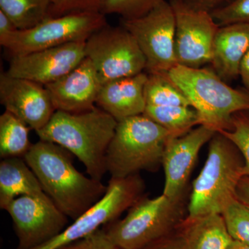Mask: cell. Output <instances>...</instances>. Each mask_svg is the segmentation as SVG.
Wrapping results in <instances>:
<instances>
[{"label":"cell","instance_id":"cell-1","mask_svg":"<svg viewBox=\"0 0 249 249\" xmlns=\"http://www.w3.org/2000/svg\"><path fill=\"white\" fill-rule=\"evenodd\" d=\"M71 155L57 144L40 140L23 159L55 206L75 220L102 198L107 186L77 170Z\"/></svg>","mask_w":249,"mask_h":249},{"label":"cell","instance_id":"cell-2","mask_svg":"<svg viewBox=\"0 0 249 249\" xmlns=\"http://www.w3.org/2000/svg\"><path fill=\"white\" fill-rule=\"evenodd\" d=\"M118 121L101 108L80 112L55 111L36 134L40 140L57 144L76 157L90 178L102 181L107 173L106 154Z\"/></svg>","mask_w":249,"mask_h":249},{"label":"cell","instance_id":"cell-3","mask_svg":"<svg viewBox=\"0 0 249 249\" xmlns=\"http://www.w3.org/2000/svg\"><path fill=\"white\" fill-rule=\"evenodd\" d=\"M209 142L206 163L192 187L187 206L188 219L222 214L237 198V186L244 178L245 162L235 144L221 132H216Z\"/></svg>","mask_w":249,"mask_h":249},{"label":"cell","instance_id":"cell-4","mask_svg":"<svg viewBox=\"0 0 249 249\" xmlns=\"http://www.w3.org/2000/svg\"><path fill=\"white\" fill-rule=\"evenodd\" d=\"M168 73L197 112L199 125L229 131L233 116L249 111V92L229 86L212 68L176 65Z\"/></svg>","mask_w":249,"mask_h":249},{"label":"cell","instance_id":"cell-5","mask_svg":"<svg viewBox=\"0 0 249 249\" xmlns=\"http://www.w3.org/2000/svg\"><path fill=\"white\" fill-rule=\"evenodd\" d=\"M170 139L166 129L143 114L119 121L106 154L107 173L125 178L157 171Z\"/></svg>","mask_w":249,"mask_h":249},{"label":"cell","instance_id":"cell-6","mask_svg":"<svg viewBox=\"0 0 249 249\" xmlns=\"http://www.w3.org/2000/svg\"><path fill=\"white\" fill-rule=\"evenodd\" d=\"M186 196L171 199L162 194L155 198L143 196L127 210L123 219L103 227L121 249H143L163 238L186 219Z\"/></svg>","mask_w":249,"mask_h":249},{"label":"cell","instance_id":"cell-7","mask_svg":"<svg viewBox=\"0 0 249 249\" xmlns=\"http://www.w3.org/2000/svg\"><path fill=\"white\" fill-rule=\"evenodd\" d=\"M106 15L98 11L72 13L48 18L36 27L14 31L0 40L11 56L76 42H86L95 32L107 25Z\"/></svg>","mask_w":249,"mask_h":249},{"label":"cell","instance_id":"cell-8","mask_svg":"<svg viewBox=\"0 0 249 249\" xmlns=\"http://www.w3.org/2000/svg\"><path fill=\"white\" fill-rule=\"evenodd\" d=\"M145 189V182L140 174L125 178H111L107 191L96 204L58 235L31 249H60L84 238L119 219L124 211L144 196Z\"/></svg>","mask_w":249,"mask_h":249},{"label":"cell","instance_id":"cell-9","mask_svg":"<svg viewBox=\"0 0 249 249\" xmlns=\"http://www.w3.org/2000/svg\"><path fill=\"white\" fill-rule=\"evenodd\" d=\"M85 53L102 85L145 71V55L135 37L123 25L107 24L95 32L85 42Z\"/></svg>","mask_w":249,"mask_h":249},{"label":"cell","instance_id":"cell-10","mask_svg":"<svg viewBox=\"0 0 249 249\" xmlns=\"http://www.w3.org/2000/svg\"><path fill=\"white\" fill-rule=\"evenodd\" d=\"M146 60L147 73L168 72L178 65L175 57V17L170 1H162L142 17L122 19Z\"/></svg>","mask_w":249,"mask_h":249},{"label":"cell","instance_id":"cell-11","mask_svg":"<svg viewBox=\"0 0 249 249\" xmlns=\"http://www.w3.org/2000/svg\"><path fill=\"white\" fill-rule=\"evenodd\" d=\"M13 221L18 239L16 249L38 247L67 227L68 217L47 195L18 196L5 208Z\"/></svg>","mask_w":249,"mask_h":249},{"label":"cell","instance_id":"cell-12","mask_svg":"<svg viewBox=\"0 0 249 249\" xmlns=\"http://www.w3.org/2000/svg\"><path fill=\"white\" fill-rule=\"evenodd\" d=\"M175 17V57L178 65L201 68L211 64L219 26L209 13L170 0Z\"/></svg>","mask_w":249,"mask_h":249},{"label":"cell","instance_id":"cell-13","mask_svg":"<svg viewBox=\"0 0 249 249\" xmlns=\"http://www.w3.org/2000/svg\"><path fill=\"white\" fill-rule=\"evenodd\" d=\"M85 42H76L11 56L6 73L42 85L66 76L86 58Z\"/></svg>","mask_w":249,"mask_h":249},{"label":"cell","instance_id":"cell-14","mask_svg":"<svg viewBox=\"0 0 249 249\" xmlns=\"http://www.w3.org/2000/svg\"><path fill=\"white\" fill-rule=\"evenodd\" d=\"M0 103L36 132L47 125L55 111L45 85L6 72L0 75Z\"/></svg>","mask_w":249,"mask_h":249},{"label":"cell","instance_id":"cell-15","mask_svg":"<svg viewBox=\"0 0 249 249\" xmlns=\"http://www.w3.org/2000/svg\"><path fill=\"white\" fill-rule=\"evenodd\" d=\"M215 133L213 129L198 125L185 135L168 141L162 160L164 196L171 199L186 196L188 181L199 152Z\"/></svg>","mask_w":249,"mask_h":249},{"label":"cell","instance_id":"cell-16","mask_svg":"<svg viewBox=\"0 0 249 249\" xmlns=\"http://www.w3.org/2000/svg\"><path fill=\"white\" fill-rule=\"evenodd\" d=\"M101 81L89 58L62 78L45 85L55 111L80 112L96 107Z\"/></svg>","mask_w":249,"mask_h":249},{"label":"cell","instance_id":"cell-17","mask_svg":"<svg viewBox=\"0 0 249 249\" xmlns=\"http://www.w3.org/2000/svg\"><path fill=\"white\" fill-rule=\"evenodd\" d=\"M146 72L135 76L111 80L101 85L96 106L118 122L143 114L146 107L144 87Z\"/></svg>","mask_w":249,"mask_h":249},{"label":"cell","instance_id":"cell-18","mask_svg":"<svg viewBox=\"0 0 249 249\" xmlns=\"http://www.w3.org/2000/svg\"><path fill=\"white\" fill-rule=\"evenodd\" d=\"M249 50V24L219 27L213 47L211 68L225 82L240 76L242 60Z\"/></svg>","mask_w":249,"mask_h":249},{"label":"cell","instance_id":"cell-19","mask_svg":"<svg viewBox=\"0 0 249 249\" xmlns=\"http://www.w3.org/2000/svg\"><path fill=\"white\" fill-rule=\"evenodd\" d=\"M46 193L35 173L22 157L3 159L0 163V208L22 196H43Z\"/></svg>","mask_w":249,"mask_h":249},{"label":"cell","instance_id":"cell-20","mask_svg":"<svg viewBox=\"0 0 249 249\" xmlns=\"http://www.w3.org/2000/svg\"><path fill=\"white\" fill-rule=\"evenodd\" d=\"M183 249H229L232 238L222 214H211L183 220Z\"/></svg>","mask_w":249,"mask_h":249},{"label":"cell","instance_id":"cell-21","mask_svg":"<svg viewBox=\"0 0 249 249\" xmlns=\"http://www.w3.org/2000/svg\"><path fill=\"white\" fill-rule=\"evenodd\" d=\"M143 115L166 129L171 139L185 135L199 125V116L192 107L147 106Z\"/></svg>","mask_w":249,"mask_h":249},{"label":"cell","instance_id":"cell-22","mask_svg":"<svg viewBox=\"0 0 249 249\" xmlns=\"http://www.w3.org/2000/svg\"><path fill=\"white\" fill-rule=\"evenodd\" d=\"M24 121L9 111L0 116V157L3 159L24 157L30 150L29 130Z\"/></svg>","mask_w":249,"mask_h":249},{"label":"cell","instance_id":"cell-23","mask_svg":"<svg viewBox=\"0 0 249 249\" xmlns=\"http://www.w3.org/2000/svg\"><path fill=\"white\" fill-rule=\"evenodd\" d=\"M146 106H186L191 102L168 72L147 73L144 87Z\"/></svg>","mask_w":249,"mask_h":249},{"label":"cell","instance_id":"cell-24","mask_svg":"<svg viewBox=\"0 0 249 249\" xmlns=\"http://www.w3.org/2000/svg\"><path fill=\"white\" fill-rule=\"evenodd\" d=\"M53 0H0L4 12L19 30L36 27L49 18Z\"/></svg>","mask_w":249,"mask_h":249},{"label":"cell","instance_id":"cell-25","mask_svg":"<svg viewBox=\"0 0 249 249\" xmlns=\"http://www.w3.org/2000/svg\"><path fill=\"white\" fill-rule=\"evenodd\" d=\"M232 240L249 245V206L238 198L227 205L222 213Z\"/></svg>","mask_w":249,"mask_h":249},{"label":"cell","instance_id":"cell-26","mask_svg":"<svg viewBox=\"0 0 249 249\" xmlns=\"http://www.w3.org/2000/svg\"><path fill=\"white\" fill-rule=\"evenodd\" d=\"M164 0H103L101 12L116 14L122 19H132L148 14Z\"/></svg>","mask_w":249,"mask_h":249},{"label":"cell","instance_id":"cell-27","mask_svg":"<svg viewBox=\"0 0 249 249\" xmlns=\"http://www.w3.org/2000/svg\"><path fill=\"white\" fill-rule=\"evenodd\" d=\"M231 141L240 150L244 159V177L249 178V117L245 114H235L232 119V127L229 131L220 132Z\"/></svg>","mask_w":249,"mask_h":249},{"label":"cell","instance_id":"cell-28","mask_svg":"<svg viewBox=\"0 0 249 249\" xmlns=\"http://www.w3.org/2000/svg\"><path fill=\"white\" fill-rule=\"evenodd\" d=\"M211 16L219 27L238 23L249 24V0H232Z\"/></svg>","mask_w":249,"mask_h":249},{"label":"cell","instance_id":"cell-29","mask_svg":"<svg viewBox=\"0 0 249 249\" xmlns=\"http://www.w3.org/2000/svg\"><path fill=\"white\" fill-rule=\"evenodd\" d=\"M103 0H53L49 18L84 11L101 12Z\"/></svg>","mask_w":249,"mask_h":249},{"label":"cell","instance_id":"cell-30","mask_svg":"<svg viewBox=\"0 0 249 249\" xmlns=\"http://www.w3.org/2000/svg\"><path fill=\"white\" fill-rule=\"evenodd\" d=\"M60 249H121L110 240L103 228L81 240Z\"/></svg>","mask_w":249,"mask_h":249},{"label":"cell","instance_id":"cell-31","mask_svg":"<svg viewBox=\"0 0 249 249\" xmlns=\"http://www.w3.org/2000/svg\"><path fill=\"white\" fill-rule=\"evenodd\" d=\"M183 4L197 11L212 14L214 11L227 6L232 0H178Z\"/></svg>","mask_w":249,"mask_h":249},{"label":"cell","instance_id":"cell-32","mask_svg":"<svg viewBox=\"0 0 249 249\" xmlns=\"http://www.w3.org/2000/svg\"><path fill=\"white\" fill-rule=\"evenodd\" d=\"M17 30L18 28L11 19L4 12L0 11V40H2Z\"/></svg>","mask_w":249,"mask_h":249},{"label":"cell","instance_id":"cell-33","mask_svg":"<svg viewBox=\"0 0 249 249\" xmlns=\"http://www.w3.org/2000/svg\"><path fill=\"white\" fill-rule=\"evenodd\" d=\"M237 197L249 206V178L244 177L240 180L236 192Z\"/></svg>","mask_w":249,"mask_h":249},{"label":"cell","instance_id":"cell-34","mask_svg":"<svg viewBox=\"0 0 249 249\" xmlns=\"http://www.w3.org/2000/svg\"><path fill=\"white\" fill-rule=\"evenodd\" d=\"M240 76L247 91L249 92V50L242 60L240 69Z\"/></svg>","mask_w":249,"mask_h":249},{"label":"cell","instance_id":"cell-35","mask_svg":"<svg viewBox=\"0 0 249 249\" xmlns=\"http://www.w3.org/2000/svg\"><path fill=\"white\" fill-rule=\"evenodd\" d=\"M163 238L160 239L153 242V243L150 244V245L147 246L143 249H182V242L179 247H169V246H165V243L163 242Z\"/></svg>","mask_w":249,"mask_h":249},{"label":"cell","instance_id":"cell-36","mask_svg":"<svg viewBox=\"0 0 249 249\" xmlns=\"http://www.w3.org/2000/svg\"><path fill=\"white\" fill-rule=\"evenodd\" d=\"M229 249H249V245L233 240Z\"/></svg>","mask_w":249,"mask_h":249}]
</instances>
